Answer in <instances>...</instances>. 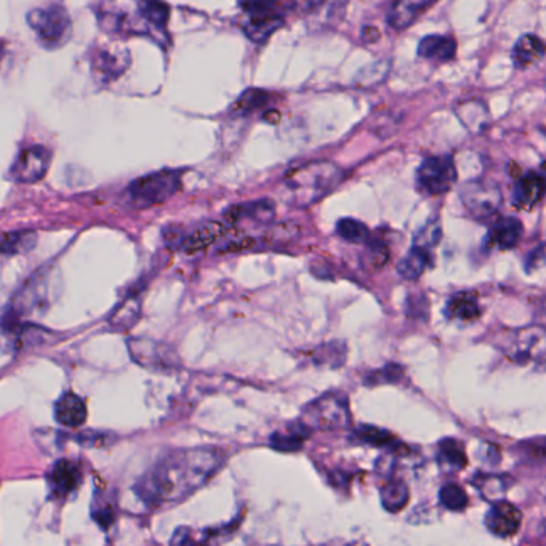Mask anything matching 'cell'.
<instances>
[{
    "mask_svg": "<svg viewBox=\"0 0 546 546\" xmlns=\"http://www.w3.org/2000/svg\"><path fill=\"white\" fill-rule=\"evenodd\" d=\"M221 463L223 454L210 447L173 450L140 479L138 497L149 506L180 502L207 484Z\"/></svg>",
    "mask_w": 546,
    "mask_h": 546,
    "instance_id": "1",
    "label": "cell"
},
{
    "mask_svg": "<svg viewBox=\"0 0 546 546\" xmlns=\"http://www.w3.org/2000/svg\"><path fill=\"white\" fill-rule=\"evenodd\" d=\"M343 180V170L330 161H316L290 170L282 181V197L294 207H310L332 193Z\"/></svg>",
    "mask_w": 546,
    "mask_h": 546,
    "instance_id": "2",
    "label": "cell"
},
{
    "mask_svg": "<svg viewBox=\"0 0 546 546\" xmlns=\"http://www.w3.org/2000/svg\"><path fill=\"white\" fill-rule=\"evenodd\" d=\"M26 20L37 42L44 49H60L68 44L73 36V21L63 5L50 4L47 7L31 10Z\"/></svg>",
    "mask_w": 546,
    "mask_h": 546,
    "instance_id": "3",
    "label": "cell"
},
{
    "mask_svg": "<svg viewBox=\"0 0 546 546\" xmlns=\"http://www.w3.org/2000/svg\"><path fill=\"white\" fill-rule=\"evenodd\" d=\"M300 420L311 431L342 430L350 425V402L340 391L324 393L303 409Z\"/></svg>",
    "mask_w": 546,
    "mask_h": 546,
    "instance_id": "4",
    "label": "cell"
},
{
    "mask_svg": "<svg viewBox=\"0 0 546 546\" xmlns=\"http://www.w3.org/2000/svg\"><path fill=\"white\" fill-rule=\"evenodd\" d=\"M181 188V173L177 170H161L137 178L129 186V197L138 209H148L153 205L169 201Z\"/></svg>",
    "mask_w": 546,
    "mask_h": 546,
    "instance_id": "5",
    "label": "cell"
},
{
    "mask_svg": "<svg viewBox=\"0 0 546 546\" xmlns=\"http://www.w3.org/2000/svg\"><path fill=\"white\" fill-rule=\"evenodd\" d=\"M545 330L542 327H524L511 330L503 338V351L511 361L519 366L545 362Z\"/></svg>",
    "mask_w": 546,
    "mask_h": 546,
    "instance_id": "6",
    "label": "cell"
},
{
    "mask_svg": "<svg viewBox=\"0 0 546 546\" xmlns=\"http://www.w3.org/2000/svg\"><path fill=\"white\" fill-rule=\"evenodd\" d=\"M460 199L465 205L466 212L478 221L492 220L502 204L500 189L481 180L465 183L460 189Z\"/></svg>",
    "mask_w": 546,
    "mask_h": 546,
    "instance_id": "7",
    "label": "cell"
},
{
    "mask_svg": "<svg viewBox=\"0 0 546 546\" xmlns=\"http://www.w3.org/2000/svg\"><path fill=\"white\" fill-rule=\"evenodd\" d=\"M457 181L454 162L447 156L426 157L417 170L418 188L428 196L449 193Z\"/></svg>",
    "mask_w": 546,
    "mask_h": 546,
    "instance_id": "8",
    "label": "cell"
},
{
    "mask_svg": "<svg viewBox=\"0 0 546 546\" xmlns=\"http://www.w3.org/2000/svg\"><path fill=\"white\" fill-rule=\"evenodd\" d=\"M50 162H52V154L49 149L44 146H31L18 154L10 175L18 183H36L47 175Z\"/></svg>",
    "mask_w": 546,
    "mask_h": 546,
    "instance_id": "9",
    "label": "cell"
},
{
    "mask_svg": "<svg viewBox=\"0 0 546 546\" xmlns=\"http://www.w3.org/2000/svg\"><path fill=\"white\" fill-rule=\"evenodd\" d=\"M522 524V513L506 500H497L486 516V527L490 534L498 538L514 537Z\"/></svg>",
    "mask_w": 546,
    "mask_h": 546,
    "instance_id": "10",
    "label": "cell"
},
{
    "mask_svg": "<svg viewBox=\"0 0 546 546\" xmlns=\"http://www.w3.org/2000/svg\"><path fill=\"white\" fill-rule=\"evenodd\" d=\"M129 351L133 361L146 369L169 370L173 367L172 354L165 346L151 342L146 338H132L129 340Z\"/></svg>",
    "mask_w": 546,
    "mask_h": 546,
    "instance_id": "11",
    "label": "cell"
},
{
    "mask_svg": "<svg viewBox=\"0 0 546 546\" xmlns=\"http://www.w3.org/2000/svg\"><path fill=\"white\" fill-rule=\"evenodd\" d=\"M524 226L518 218L506 217L495 221L486 236V247L490 250H511L521 241Z\"/></svg>",
    "mask_w": 546,
    "mask_h": 546,
    "instance_id": "12",
    "label": "cell"
},
{
    "mask_svg": "<svg viewBox=\"0 0 546 546\" xmlns=\"http://www.w3.org/2000/svg\"><path fill=\"white\" fill-rule=\"evenodd\" d=\"M436 2L438 0H394L386 17L388 25L396 31H404L414 25Z\"/></svg>",
    "mask_w": 546,
    "mask_h": 546,
    "instance_id": "13",
    "label": "cell"
},
{
    "mask_svg": "<svg viewBox=\"0 0 546 546\" xmlns=\"http://www.w3.org/2000/svg\"><path fill=\"white\" fill-rule=\"evenodd\" d=\"M273 218L274 204L268 199L234 205L226 212V220L233 225L241 221H252L255 225H268Z\"/></svg>",
    "mask_w": 546,
    "mask_h": 546,
    "instance_id": "14",
    "label": "cell"
},
{
    "mask_svg": "<svg viewBox=\"0 0 546 546\" xmlns=\"http://www.w3.org/2000/svg\"><path fill=\"white\" fill-rule=\"evenodd\" d=\"M545 194V178L542 173L530 172L519 178L514 188V205L518 209L530 210L542 201Z\"/></svg>",
    "mask_w": 546,
    "mask_h": 546,
    "instance_id": "15",
    "label": "cell"
},
{
    "mask_svg": "<svg viewBox=\"0 0 546 546\" xmlns=\"http://www.w3.org/2000/svg\"><path fill=\"white\" fill-rule=\"evenodd\" d=\"M55 417L60 425L66 428H79L87 420V406L84 399L77 394L65 393L55 406Z\"/></svg>",
    "mask_w": 546,
    "mask_h": 546,
    "instance_id": "16",
    "label": "cell"
},
{
    "mask_svg": "<svg viewBox=\"0 0 546 546\" xmlns=\"http://www.w3.org/2000/svg\"><path fill=\"white\" fill-rule=\"evenodd\" d=\"M79 484H81V468L76 463L69 460H60L55 463L50 471V486H52L53 494L65 497L74 492Z\"/></svg>",
    "mask_w": 546,
    "mask_h": 546,
    "instance_id": "17",
    "label": "cell"
},
{
    "mask_svg": "<svg viewBox=\"0 0 546 546\" xmlns=\"http://www.w3.org/2000/svg\"><path fill=\"white\" fill-rule=\"evenodd\" d=\"M311 430L305 423H290L286 430L276 431L269 438V446L279 452H298L302 449L306 439L310 438Z\"/></svg>",
    "mask_w": 546,
    "mask_h": 546,
    "instance_id": "18",
    "label": "cell"
},
{
    "mask_svg": "<svg viewBox=\"0 0 546 546\" xmlns=\"http://www.w3.org/2000/svg\"><path fill=\"white\" fill-rule=\"evenodd\" d=\"M446 318L457 322H474L482 316L478 298L470 292H460L450 298L446 305Z\"/></svg>",
    "mask_w": 546,
    "mask_h": 546,
    "instance_id": "19",
    "label": "cell"
},
{
    "mask_svg": "<svg viewBox=\"0 0 546 546\" xmlns=\"http://www.w3.org/2000/svg\"><path fill=\"white\" fill-rule=\"evenodd\" d=\"M418 57L425 60L450 61L454 60L457 53V42L452 37L433 36L423 37L417 49Z\"/></svg>",
    "mask_w": 546,
    "mask_h": 546,
    "instance_id": "20",
    "label": "cell"
},
{
    "mask_svg": "<svg viewBox=\"0 0 546 546\" xmlns=\"http://www.w3.org/2000/svg\"><path fill=\"white\" fill-rule=\"evenodd\" d=\"M545 57V45L542 39L534 34L522 36L513 49V63L518 69L537 65Z\"/></svg>",
    "mask_w": 546,
    "mask_h": 546,
    "instance_id": "21",
    "label": "cell"
},
{
    "mask_svg": "<svg viewBox=\"0 0 546 546\" xmlns=\"http://www.w3.org/2000/svg\"><path fill=\"white\" fill-rule=\"evenodd\" d=\"M431 265V249H426L423 245L414 244L406 257L402 258L398 265V273L402 279L407 281H417L428 266Z\"/></svg>",
    "mask_w": 546,
    "mask_h": 546,
    "instance_id": "22",
    "label": "cell"
},
{
    "mask_svg": "<svg viewBox=\"0 0 546 546\" xmlns=\"http://www.w3.org/2000/svg\"><path fill=\"white\" fill-rule=\"evenodd\" d=\"M223 234H225V226L212 221V223L202 225L201 228L194 229L193 233L183 237L180 244L181 249L186 253L201 252L220 239Z\"/></svg>",
    "mask_w": 546,
    "mask_h": 546,
    "instance_id": "23",
    "label": "cell"
},
{
    "mask_svg": "<svg viewBox=\"0 0 546 546\" xmlns=\"http://www.w3.org/2000/svg\"><path fill=\"white\" fill-rule=\"evenodd\" d=\"M284 25L279 13H273V15H261V17H249V20L245 21L244 33L249 37L250 41L255 44H263L268 41L269 37L273 36L281 26Z\"/></svg>",
    "mask_w": 546,
    "mask_h": 546,
    "instance_id": "24",
    "label": "cell"
},
{
    "mask_svg": "<svg viewBox=\"0 0 546 546\" xmlns=\"http://www.w3.org/2000/svg\"><path fill=\"white\" fill-rule=\"evenodd\" d=\"M460 121L470 132L481 133L490 124V114L486 105L481 101L471 100L460 103L455 109Z\"/></svg>",
    "mask_w": 546,
    "mask_h": 546,
    "instance_id": "25",
    "label": "cell"
},
{
    "mask_svg": "<svg viewBox=\"0 0 546 546\" xmlns=\"http://www.w3.org/2000/svg\"><path fill=\"white\" fill-rule=\"evenodd\" d=\"M438 462L446 471H462L468 463L462 442L450 438L439 442Z\"/></svg>",
    "mask_w": 546,
    "mask_h": 546,
    "instance_id": "26",
    "label": "cell"
},
{
    "mask_svg": "<svg viewBox=\"0 0 546 546\" xmlns=\"http://www.w3.org/2000/svg\"><path fill=\"white\" fill-rule=\"evenodd\" d=\"M380 494H382L383 508L390 513H399L409 503V489L406 482L398 481V479L386 482Z\"/></svg>",
    "mask_w": 546,
    "mask_h": 546,
    "instance_id": "27",
    "label": "cell"
},
{
    "mask_svg": "<svg viewBox=\"0 0 546 546\" xmlns=\"http://www.w3.org/2000/svg\"><path fill=\"white\" fill-rule=\"evenodd\" d=\"M473 486L481 492L482 497L486 500L497 502L510 487V479L506 476H497V474H478L473 479Z\"/></svg>",
    "mask_w": 546,
    "mask_h": 546,
    "instance_id": "28",
    "label": "cell"
},
{
    "mask_svg": "<svg viewBox=\"0 0 546 546\" xmlns=\"http://www.w3.org/2000/svg\"><path fill=\"white\" fill-rule=\"evenodd\" d=\"M269 93L261 89H249L237 98L233 105V113L236 116H247V114L263 108L268 103Z\"/></svg>",
    "mask_w": 546,
    "mask_h": 546,
    "instance_id": "29",
    "label": "cell"
},
{
    "mask_svg": "<svg viewBox=\"0 0 546 546\" xmlns=\"http://www.w3.org/2000/svg\"><path fill=\"white\" fill-rule=\"evenodd\" d=\"M439 502L446 510L465 511L470 500L462 486H458L455 482H447L439 490Z\"/></svg>",
    "mask_w": 546,
    "mask_h": 546,
    "instance_id": "30",
    "label": "cell"
},
{
    "mask_svg": "<svg viewBox=\"0 0 546 546\" xmlns=\"http://www.w3.org/2000/svg\"><path fill=\"white\" fill-rule=\"evenodd\" d=\"M337 234L343 241L351 244H366L369 241V229L354 218H343L337 223Z\"/></svg>",
    "mask_w": 546,
    "mask_h": 546,
    "instance_id": "31",
    "label": "cell"
},
{
    "mask_svg": "<svg viewBox=\"0 0 546 546\" xmlns=\"http://www.w3.org/2000/svg\"><path fill=\"white\" fill-rule=\"evenodd\" d=\"M314 362L330 366L332 369L343 366L346 359L345 343L330 342L329 345H324L318 351L313 353Z\"/></svg>",
    "mask_w": 546,
    "mask_h": 546,
    "instance_id": "32",
    "label": "cell"
},
{
    "mask_svg": "<svg viewBox=\"0 0 546 546\" xmlns=\"http://www.w3.org/2000/svg\"><path fill=\"white\" fill-rule=\"evenodd\" d=\"M140 12L149 23H153L157 28H165L169 21V5H165L162 0H143L140 4Z\"/></svg>",
    "mask_w": 546,
    "mask_h": 546,
    "instance_id": "33",
    "label": "cell"
},
{
    "mask_svg": "<svg viewBox=\"0 0 546 546\" xmlns=\"http://www.w3.org/2000/svg\"><path fill=\"white\" fill-rule=\"evenodd\" d=\"M402 378H404V369L396 364H388L380 370L370 372L364 383L369 386L386 385V383H399Z\"/></svg>",
    "mask_w": 546,
    "mask_h": 546,
    "instance_id": "34",
    "label": "cell"
},
{
    "mask_svg": "<svg viewBox=\"0 0 546 546\" xmlns=\"http://www.w3.org/2000/svg\"><path fill=\"white\" fill-rule=\"evenodd\" d=\"M354 434L358 436L359 441L367 442V444H370V446H391L394 441L393 434L388 433L386 430L375 428V426H361V428H358Z\"/></svg>",
    "mask_w": 546,
    "mask_h": 546,
    "instance_id": "35",
    "label": "cell"
},
{
    "mask_svg": "<svg viewBox=\"0 0 546 546\" xmlns=\"http://www.w3.org/2000/svg\"><path fill=\"white\" fill-rule=\"evenodd\" d=\"M36 244V234L33 233H15L5 237L0 245V250L7 253L28 252Z\"/></svg>",
    "mask_w": 546,
    "mask_h": 546,
    "instance_id": "36",
    "label": "cell"
},
{
    "mask_svg": "<svg viewBox=\"0 0 546 546\" xmlns=\"http://www.w3.org/2000/svg\"><path fill=\"white\" fill-rule=\"evenodd\" d=\"M239 5L249 17L279 13V0H239Z\"/></svg>",
    "mask_w": 546,
    "mask_h": 546,
    "instance_id": "37",
    "label": "cell"
},
{
    "mask_svg": "<svg viewBox=\"0 0 546 546\" xmlns=\"http://www.w3.org/2000/svg\"><path fill=\"white\" fill-rule=\"evenodd\" d=\"M442 231L439 221H430L428 225L423 226L415 236L414 244L423 245L426 249L433 250L434 245L441 241Z\"/></svg>",
    "mask_w": 546,
    "mask_h": 546,
    "instance_id": "38",
    "label": "cell"
},
{
    "mask_svg": "<svg viewBox=\"0 0 546 546\" xmlns=\"http://www.w3.org/2000/svg\"><path fill=\"white\" fill-rule=\"evenodd\" d=\"M390 257L388 247L382 242H375V244L369 245V252H367V263L374 266H383Z\"/></svg>",
    "mask_w": 546,
    "mask_h": 546,
    "instance_id": "39",
    "label": "cell"
},
{
    "mask_svg": "<svg viewBox=\"0 0 546 546\" xmlns=\"http://www.w3.org/2000/svg\"><path fill=\"white\" fill-rule=\"evenodd\" d=\"M543 263V244L538 245L537 250H532L530 252L529 257H527L526 260V268L527 271H532V268L535 269L540 268Z\"/></svg>",
    "mask_w": 546,
    "mask_h": 546,
    "instance_id": "40",
    "label": "cell"
},
{
    "mask_svg": "<svg viewBox=\"0 0 546 546\" xmlns=\"http://www.w3.org/2000/svg\"><path fill=\"white\" fill-rule=\"evenodd\" d=\"M378 37H380V33H378L377 29L372 28V26H369V28L362 31V39H364V42L378 41Z\"/></svg>",
    "mask_w": 546,
    "mask_h": 546,
    "instance_id": "41",
    "label": "cell"
},
{
    "mask_svg": "<svg viewBox=\"0 0 546 546\" xmlns=\"http://www.w3.org/2000/svg\"><path fill=\"white\" fill-rule=\"evenodd\" d=\"M2 58H4V45L0 42V63H2Z\"/></svg>",
    "mask_w": 546,
    "mask_h": 546,
    "instance_id": "42",
    "label": "cell"
}]
</instances>
